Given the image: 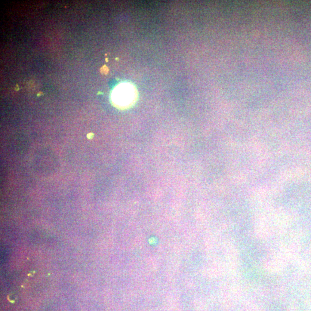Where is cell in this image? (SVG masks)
I'll use <instances>...</instances> for the list:
<instances>
[{"label": "cell", "mask_w": 311, "mask_h": 311, "mask_svg": "<svg viewBox=\"0 0 311 311\" xmlns=\"http://www.w3.org/2000/svg\"><path fill=\"white\" fill-rule=\"evenodd\" d=\"M111 99L113 104L117 108H129L136 101L137 90L131 84L122 83L112 91Z\"/></svg>", "instance_id": "cell-1"}]
</instances>
